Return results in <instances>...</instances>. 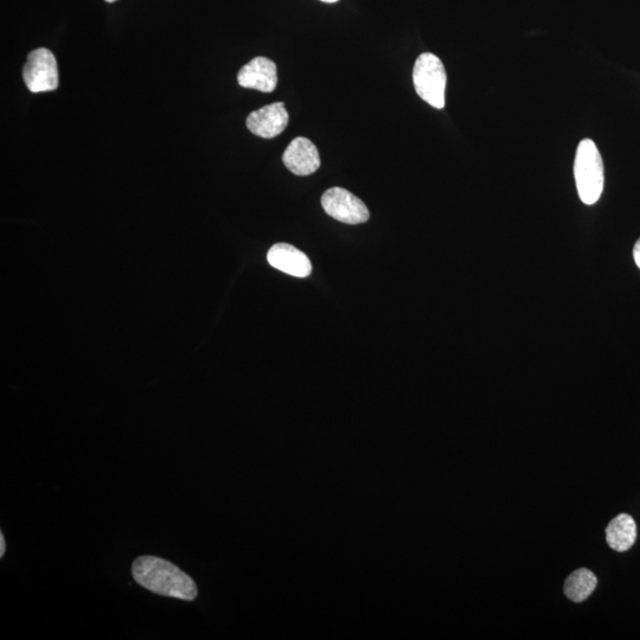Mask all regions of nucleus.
Returning <instances> with one entry per match:
<instances>
[{
	"label": "nucleus",
	"instance_id": "nucleus-3",
	"mask_svg": "<svg viewBox=\"0 0 640 640\" xmlns=\"http://www.w3.org/2000/svg\"><path fill=\"white\" fill-rule=\"evenodd\" d=\"M413 82L415 91L422 100L437 110H443L447 75L438 56L424 53L418 57L414 64Z\"/></svg>",
	"mask_w": 640,
	"mask_h": 640
},
{
	"label": "nucleus",
	"instance_id": "nucleus-11",
	"mask_svg": "<svg viewBox=\"0 0 640 640\" xmlns=\"http://www.w3.org/2000/svg\"><path fill=\"white\" fill-rule=\"evenodd\" d=\"M597 584V576L590 569L580 568L568 576L565 582V594L574 603H582L590 598Z\"/></svg>",
	"mask_w": 640,
	"mask_h": 640
},
{
	"label": "nucleus",
	"instance_id": "nucleus-12",
	"mask_svg": "<svg viewBox=\"0 0 640 640\" xmlns=\"http://www.w3.org/2000/svg\"><path fill=\"white\" fill-rule=\"evenodd\" d=\"M633 258H635L636 265L640 270V239L636 242L635 248H633Z\"/></svg>",
	"mask_w": 640,
	"mask_h": 640
},
{
	"label": "nucleus",
	"instance_id": "nucleus-9",
	"mask_svg": "<svg viewBox=\"0 0 640 640\" xmlns=\"http://www.w3.org/2000/svg\"><path fill=\"white\" fill-rule=\"evenodd\" d=\"M270 265L277 270L292 275V277L306 278L312 272V265L307 255L288 243H277L267 254Z\"/></svg>",
	"mask_w": 640,
	"mask_h": 640
},
{
	"label": "nucleus",
	"instance_id": "nucleus-10",
	"mask_svg": "<svg viewBox=\"0 0 640 640\" xmlns=\"http://www.w3.org/2000/svg\"><path fill=\"white\" fill-rule=\"evenodd\" d=\"M637 539V526L630 515L622 514L613 518L606 529V540L616 552H626Z\"/></svg>",
	"mask_w": 640,
	"mask_h": 640
},
{
	"label": "nucleus",
	"instance_id": "nucleus-6",
	"mask_svg": "<svg viewBox=\"0 0 640 640\" xmlns=\"http://www.w3.org/2000/svg\"><path fill=\"white\" fill-rule=\"evenodd\" d=\"M290 121V115L284 102H275L248 115L246 124L248 130L255 136L272 139L285 131Z\"/></svg>",
	"mask_w": 640,
	"mask_h": 640
},
{
	"label": "nucleus",
	"instance_id": "nucleus-14",
	"mask_svg": "<svg viewBox=\"0 0 640 640\" xmlns=\"http://www.w3.org/2000/svg\"><path fill=\"white\" fill-rule=\"evenodd\" d=\"M320 2L329 3V4H334V3H337V2H338V0H320Z\"/></svg>",
	"mask_w": 640,
	"mask_h": 640
},
{
	"label": "nucleus",
	"instance_id": "nucleus-7",
	"mask_svg": "<svg viewBox=\"0 0 640 640\" xmlns=\"http://www.w3.org/2000/svg\"><path fill=\"white\" fill-rule=\"evenodd\" d=\"M239 85L255 89L262 93H272L278 85L277 64L266 57H255L241 68L238 74Z\"/></svg>",
	"mask_w": 640,
	"mask_h": 640
},
{
	"label": "nucleus",
	"instance_id": "nucleus-8",
	"mask_svg": "<svg viewBox=\"0 0 640 640\" xmlns=\"http://www.w3.org/2000/svg\"><path fill=\"white\" fill-rule=\"evenodd\" d=\"M283 162L286 168L297 176H310L320 168L316 145L304 137H298L288 145Z\"/></svg>",
	"mask_w": 640,
	"mask_h": 640
},
{
	"label": "nucleus",
	"instance_id": "nucleus-5",
	"mask_svg": "<svg viewBox=\"0 0 640 640\" xmlns=\"http://www.w3.org/2000/svg\"><path fill=\"white\" fill-rule=\"evenodd\" d=\"M325 213L342 223L361 224L370 219L369 210L360 198L343 188L325 191L322 197Z\"/></svg>",
	"mask_w": 640,
	"mask_h": 640
},
{
	"label": "nucleus",
	"instance_id": "nucleus-4",
	"mask_svg": "<svg viewBox=\"0 0 640 640\" xmlns=\"http://www.w3.org/2000/svg\"><path fill=\"white\" fill-rule=\"evenodd\" d=\"M23 79L31 93L55 91L59 87V68L54 54L46 48L31 51L23 68Z\"/></svg>",
	"mask_w": 640,
	"mask_h": 640
},
{
	"label": "nucleus",
	"instance_id": "nucleus-13",
	"mask_svg": "<svg viewBox=\"0 0 640 640\" xmlns=\"http://www.w3.org/2000/svg\"><path fill=\"white\" fill-rule=\"evenodd\" d=\"M5 549H6L5 537L3 533H0V558H3L5 554Z\"/></svg>",
	"mask_w": 640,
	"mask_h": 640
},
{
	"label": "nucleus",
	"instance_id": "nucleus-2",
	"mask_svg": "<svg viewBox=\"0 0 640 640\" xmlns=\"http://www.w3.org/2000/svg\"><path fill=\"white\" fill-rule=\"evenodd\" d=\"M574 177L581 201L587 206L597 203L604 190V163L591 139L582 140L576 150Z\"/></svg>",
	"mask_w": 640,
	"mask_h": 640
},
{
	"label": "nucleus",
	"instance_id": "nucleus-15",
	"mask_svg": "<svg viewBox=\"0 0 640 640\" xmlns=\"http://www.w3.org/2000/svg\"><path fill=\"white\" fill-rule=\"evenodd\" d=\"M106 2H108V3H114V2H117V0H106Z\"/></svg>",
	"mask_w": 640,
	"mask_h": 640
},
{
	"label": "nucleus",
	"instance_id": "nucleus-1",
	"mask_svg": "<svg viewBox=\"0 0 640 640\" xmlns=\"http://www.w3.org/2000/svg\"><path fill=\"white\" fill-rule=\"evenodd\" d=\"M133 579L147 591L184 601L197 598L194 579L169 561L157 556H139L132 565Z\"/></svg>",
	"mask_w": 640,
	"mask_h": 640
}]
</instances>
